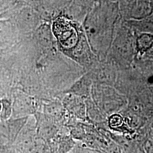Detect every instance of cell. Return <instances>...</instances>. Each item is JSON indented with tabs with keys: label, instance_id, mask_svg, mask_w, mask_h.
Wrapping results in <instances>:
<instances>
[{
	"label": "cell",
	"instance_id": "cell-1",
	"mask_svg": "<svg viewBox=\"0 0 153 153\" xmlns=\"http://www.w3.org/2000/svg\"><path fill=\"white\" fill-rule=\"evenodd\" d=\"M53 30L61 45L66 49L74 48L78 42V36L76 28L69 21L60 18L55 21Z\"/></svg>",
	"mask_w": 153,
	"mask_h": 153
},
{
	"label": "cell",
	"instance_id": "cell-2",
	"mask_svg": "<svg viewBox=\"0 0 153 153\" xmlns=\"http://www.w3.org/2000/svg\"><path fill=\"white\" fill-rule=\"evenodd\" d=\"M51 153H69L76 145L66 126H61L57 134L47 142Z\"/></svg>",
	"mask_w": 153,
	"mask_h": 153
},
{
	"label": "cell",
	"instance_id": "cell-3",
	"mask_svg": "<svg viewBox=\"0 0 153 153\" xmlns=\"http://www.w3.org/2000/svg\"><path fill=\"white\" fill-rule=\"evenodd\" d=\"M34 116L36 120V133L47 142L55 137L62 126L57 125L43 113L35 114Z\"/></svg>",
	"mask_w": 153,
	"mask_h": 153
},
{
	"label": "cell",
	"instance_id": "cell-4",
	"mask_svg": "<svg viewBox=\"0 0 153 153\" xmlns=\"http://www.w3.org/2000/svg\"><path fill=\"white\" fill-rule=\"evenodd\" d=\"M107 126L109 131L126 137L135 138L137 135V131L127 126L120 113H115L107 117Z\"/></svg>",
	"mask_w": 153,
	"mask_h": 153
},
{
	"label": "cell",
	"instance_id": "cell-5",
	"mask_svg": "<svg viewBox=\"0 0 153 153\" xmlns=\"http://www.w3.org/2000/svg\"><path fill=\"white\" fill-rule=\"evenodd\" d=\"M28 117L17 119L10 118L6 121L5 126L9 142L13 143L16 141L19 133L26 124Z\"/></svg>",
	"mask_w": 153,
	"mask_h": 153
},
{
	"label": "cell",
	"instance_id": "cell-6",
	"mask_svg": "<svg viewBox=\"0 0 153 153\" xmlns=\"http://www.w3.org/2000/svg\"><path fill=\"white\" fill-rule=\"evenodd\" d=\"M120 113L123 115L127 126L133 131H138L145 125L147 117L131 112L127 107L122 110Z\"/></svg>",
	"mask_w": 153,
	"mask_h": 153
},
{
	"label": "cell",
	"instance_id": "cell-7",
	"mask_svg": "<svg viewBox=\"0 0 153 153\" xmlns=\"http://www.w3.org/2000/svg\"><path fill=\"white\" fill-rule=\"evenodd\" d=\"M153 45V33H141L136 40V50L137 53L140 56H145Z\"/></svg>",
	"mask_w": 153,
	"mask_h": 153
},
{
	"label": "cell",
	"instance_id": "cell-8",
	"mask_svg": "<svg viewBox=\"0 0 153 153\" xmlns=\"http://www.w3.org/2000/svg\"><path fill=\"white\" fill-rule=\"evenodd\" d=\"M152 10L153 9L149 3L141 2L134 6L131 16L134 20H141L152 15Z\"/></svg>",
	"mask_w": 153,
	"mask_h": 153
},
{
	"label": "cell",
	"instance_id": "cell-9",
	"mask_svg": "<svg viewBox=\"0 0 153 153\" xmlns=\"http://www.w3.org/2000/svg\"><path fill=\"white\" fill-rule=\"evenodd\" d=\"M130 24L141 33L153 34V16L152 15L141 20H133Z\"/></svg>",
	"mask_w": 153,
	"mask_h": 153
},
{
	"label": "cell",
	"instance_id": "cell-10",
	"mask_svg": "<svg viewBox=\"0 0 153 153\" xmlns=\"http://www.w3.org/2000/svg\"><path fill=\"white\" fill-rule=\"evenodd\" d=\"M0 153H22L14 143L7 142L0 145Z\"/></svg>",
	"mask_w": 153,
	"mask_h": 153
},
{
	"label": "cell",
	"instance_id": "cell-11",
	"mask_svg": "<svg viewBox=\"0 0 153 153\" xmlns=\"http://www.w3.org/2000/svg\"><path fill=\"white\" fill-rule=\"evenodd\" d=\"M145 55L148 56V57H149V58L153 59V45L152 46V47L149 50L148 52Z\"/></svg>",
	"mask_w": 153,
	"mask_h": 153
},
{
	"label": "cell",
	"instance_id": "cell-12",
	"mask_svg": "<svg viewBox=\"0 0 153 153\" xmlns=\"http://www.w3.org/2000/svg\"><path fill=\"white\" fill-rule=\"evenodd\" d=\"M2 100H0V115H1V110H2Z\"/></svg>",
	"mask_w": 153,
	"mask_h": 153
}]
</instances>
